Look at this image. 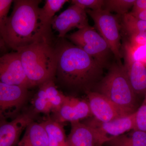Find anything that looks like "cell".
I'll list each match as a JSON object with an SVG mask.
<instances>
[{
  "mask_svg": "<svg viewBox=\"0 0 146 146\" xmlns=\"http://www.w3.org/2000/svg\"><path fill=\"white\" fill-rule=\"evenodd\" d=\"M95 91L106 97L128 114L136 112V94L131 86L123 65L121 61L113 63L107 74L95 87Z\"/></svg>",
  "mask_w": 146,
  "mask_h": 146,
  "instance_id": "277c9868",
  "label": "cell"
},
{
  "mask_svg": "<svg viewBox=\"0 0 146 146\" xmlns=\"http://www.w3.org/2000/svg\"><path fill=\"white\" fill-rule=\"evenodd\" d=\"M92 18L100 34L109 46L111 52L117 61H121V26L117 16L104 9L86 10Z\"/></svg>",
  "mask_w": 146,
  "mask_h": 146,
  "instance_id": "52a82bcc",
  "label": "cell"
},
{
  "mask_svg": "<svg viewBox=\"0 0 146 146\" xmlns=\"http://www.w3.org/2000/svg\"><path fill=\"white\" fill-rule=\"evenodd\" d=\"M129 13L136 18L146 21V9L135 12H131Z\"/></svg>",
  "mask_w": 146,
  "mask_h": 146,
  "instance_id": "f1b7e54d",
  "label": "cell"
},
{
  "mask_svg": "<svg viewBox=\"0 0 146 146\" xmlns=\"http://www.w3.org/2000/svg\"><path fill=\"white\" fill-rule=\"evenodd\" d=\"M0 82L31 89L18 52L5 54L0 57Z\"/></svg>",
  "mask_w": 146,
  "mask_h": 146,
  "instance_id": "30bf717a",
  "label": "cell"
},
{
  "mask_svg": "<svg viewBox=\"0 0 146 146\" xmlns=\"http://www.w3.org/2000/svg\"><path fill=\"white\" fill-rule=\"evenodd\" d=\"M17 52L31 88L54 80L56 57L53 42H35Z\"/></svg>",
  "mask_w": 146,
  "mask_h": 146,
  "instance_id": "3957f363",
  "label": "cell"
},
{
  "mask_svg": "<svg viewBox=\"0 0 146 146\" xmlns=\"http://www.w3.org/2000/svg\"><path fill=\"white\" fill-rule=\"evenodd\" d=\"M51 113V116L49 115L51 119L61 124L81 121L93 117L88 101L69 96L60 108Z\"/></svg>",
  "mask_w": 146,
  "mask_h": 146,
  "instance_id": "8fae6325",
  "label": "cell"
},
{
  "mask_svg": "<svg viewBox=\"0 0 146 146\" xmlns=\"http://www.w3.org/2000/svg\"><path fill=\"white\" fill-rule=\"evenodd\" d=\"M13 2L12 0H0V37L2 39L9 11Z\"/></svg>",
  "mask_w": 146,
  "mask_h": 146,
  "instance_id": "d4e9b609",
  "label": "cell"
},
{
  "mask_svg": "<svg viewBox=\"0 0 146 146\" xmlns=\"http://www.w3.org/2000/svg\"><path fill=\"white\" fill-rule=\"evenodd\" d=\"M107 141L108 146H146V131L133 130Z\"/></svg>",
  "mask_w": 146,
  "mask_h": 146,
  "instance_id": "ac0fdd59",
  "label": "cell"
},
{
  "mask_svg": "<svg viewBox=\"0 0 146 146\" xmlns=\"http://www.w3.org/2000/svg\"><path fill=\"white\" fill-rule=\"evenodd\" d=\"M56 57L54 81L69 96L86 94L102 79L104 67L65 38L54 44Z\"/></svg>",
  "mask_w": 146,
  "mask_h": 146,
  "instance_id": "6da1fadb",
  "label": "cell"
},
{
  "mask_svg": "<svg viewBox=\"0 0 146 146\" xmlns=\"http://www.w3.org/2000/svg\"><path fill=\"white\" fill-rule=\"evenodd\" d=\"M128 41L127 44L133 46L146 45V33H135L128 35Z\"/></svg>",
  "mask_w": 146,
  "mask_h": 146,
  "instance_id": "4316f807",
  "label": "cell"
},
{
  "mask_svg": "<svg viewBox=\"0 0 146 146\" xmlns=\"http://www.w3.org/2000/svg\"><path fill=\"white\" fill-rule=\"evenodd\" d=\"M104 0H72V4L87 10H97L102 9Z\"/></svg>",
  "mask_w": 146,
  "mask_h": 146,
  "instance_id": "484cf974",
  "label": "cell"
},
{
  "mask_svg": "<svg viewBox=\"0 0 146 146\" xmlns=\"http://www.w3.org/2000/svg\"><path fill=\"white\" fill-rule=\"evenodd\" d=\"M39 114L33 108H27L16 119L0 123V146H17L22 132Z\"/></svg>",
  "mask_w": 146,
  "mask_h": 146,
  "instance_id": "9c48e42d",
  "label": "cell"
},
{
  "mask_svg": "<svg viewBox=\"0 0 146 146\" xmlns=\"http://www.w3.org/2000/svg\"><path fill=\"white\" fill-rule=\"evenodd\" d=\"M125 69L134 93L144 95L146 92V66L138 61L125 62Z\"/></svg>",
  "mask_w": 146,
  "mask_h": 146,
  "instance_id": "5bb4252c",
  "label": "cell"
},
{
  "mask_svg": "<svg viewBox=\"0 0 146 146\" xmlns=\"http://www.w3.org/2000/svg\"><path fill=\"white\" fill-rule=\"evenodd\" d=\"M86 94L93 117L98 121H109L129 115L98 92L90 91Z\"/></svg>",
  "mask_w": 146,
  "mask_h": 146,
  "instance_id": "4fadbf2b",
  "label": "cell"
},
{
  "mask_svg": "<svg viewBox=\"0 0 146 146\" xmlns=\"http://www.w3.org/2000/svg\"><path fill=\"white\" fill-rule=\"evenodd\" d=\"M39 0L13 1V9L7 20L3 39L7 48L18 51L43 41L53 42L52 28L40 16Z\"/></svg>",
  "mask_w": 146,
  "mask_h": 146,
  "instance_id": "7a4b0ae2",
  "label": "cell"
},
{
  "mask_svg": "<svg viewBox=\"0 0 146 146\" xmlns=\"http://www.w3.org/2000/svg\"><path fill=\"white\" fill-rule=\"evenodd\" d=\"M48 136V146H69L63 124L52 119L49 116L41 122Z\"/></svg>",
  "mask_w": 146,
  "mask_h": 146,
  "instance_id": "e0dca14e",
  "label": "cell"
},
{
  "mask_svg": "<svg viewBox=\"0 0 146 146\" xmlns=\"http://www.w3.org/2000/svg\"><path fill=\"white\" fill-rule=\"evenodd\" d=\"M131 12L146 9V0H136L133 5Z\"/></svg>",
  "mask_w": 146,
  "mask_h": 146,
  "instance_id": "83f0119b",
  "label": "cell"
},
{
  "mask_svg": "<svg viewBox=\"0 0 146 146\" xmlns=\"http://www.w3.org/2000/svg\"><path fill=\"white\" fill-rule=\"evenodd\" d=\"M123 50L125 62L138 61L146 66V45L133 46L125 43Z\"/></svg>",
  "mask_w": 146,
  "mask_h": 146,
  "instance_id": "44dd1931",
  "label": "cell"
},
{
  "mask_svg": "<svg viewBox=\"0 0 146 146\" xmlns=\"http://www.w3.org/2000/svg\"><path fill=\"white\" fill-rule=\"evenodd\" d=\"M71 123V130L67 137L69 146H96L94 133L88 126L81 121Z\"/></svg>",
  "mask_w": 146,
  "mask_h": 146,
  "instance_id": "9a60e30c",
  "label": "cell"
},
{
  "mask_svg": "<svg viewBox=\"0 0 146 146\" xmlns=\"http://www.w3.org/2000/svg\"><path fill=\"white\" fill-rule=\"evenodd\" d=\"M65 37L104 67L107 65L112 52L104 39L93 27L88 26Z\"/></svg>",
  "mask_w": 146,
  "mask_h": 146,
  "instance_id": "5b68a950",
  "label": "cell"
},
{
  "mask_svg": "<svg viewBox=\"0 0 146 146\" xmlns=\"http://www.w3.org/2000/svg\"><path fill=\"white\" fill-rule=\"evenodd\" d=\"M89 25L86 10L73 4L58 16H54L51 23V27L57 32L59 38H65L73 29H80Z\"/></svg>",
  "mask_w": 146,
  "mask_h": 146,
  "instance_id": "7c38bea8",
  "label": "cell"
},
{
  "mask_svg": "<svg viewBox=\"0 0 146 146\" xmlns=\"http://www.w3.org/2000/svg\"><path fill=\"white\" fill-rule=\"evenodd\" d=\"M68 0H47L44 5L40 9V16L43 23L51 27V23L55 14L63 7ZM52 28V27H51Z\"/></svg>",
  "mask_w": 146,
  "mask_h": 146,
  "instance_id": "ffe728a7",
  "label": "cell"
},
{
  "mask_svg": "<svg viewBox=\"0 0 146 146\" xmlns=\"http://www.w3.org/2000/svg\"><path fill=\"white\" fill-rule=\"evenodd\" d=\"M16 146H48V136L42 123L33 121L27 127Z\"/></svg>",
  "mask_w": 146,
  "mask_h": 146,
  "instance_id": "2e32d148",
  "label": "cell"
},
{
  "mask_svg": "<svg viewBox=\"0 0 146 146\" xmlns=\"http://www.w3.org/2000/svg\"><path fill=\"white\" fill-rule=\"evenodd\" d=\"M136 130L146 131V92L141 104L135 113Z\"/></svg>",
  "mask_w": 146,
  "mask_h": 146,
  "instance_id": "603a6c76",
  "label": "cell"
},
{
  "mask_svg": "<svg viewBox=\"0 0 146 146\" xmlns=\"http://www.w3.org/2000/svg\"><path fill=\"white\" fill-rule=\"evenodd\" d=\"M121 27L127 35L146 33V21L140 20L127 13L121 16Z\"/></svg>",
  "mask_w": 146,
  "mask_h": 146,
  "instance_id": "d6986e66",
  "label": "cell"
},
{
  "mask_svg": "<svg viewBox=\"0 0 146 146\" xmlns=\"http://www.w3.org/2000/svg\"><path fill=\"white\" fill-rule=\"evenodd\" d=\"M135 2V0H104L102 9L123 16L128 13Z\"/></svg>",
  "mask_w": 146,
  "mask_h": 146,
  "instance_id": "7402d4cb",
  "label": "cell"
},
{
  "mask_svg": "<svg viewBox=\"0 0 146 146\" xmlns=\"http://www.w3.org/2000/svg\"><path fill=\"white\" fill-rule=\"evenodd\" d=\"M135 113L109 121L101 122L89 118L83 123L93 131L96 146H102L110 139L135 129Z\"/></svg>",
  "mask_w": 146,
  "mask_h": 146,
  "instance_id": "ba28073f",
  "label": "cell"
},
{
  "mask_svg": "<svg viewBox=\"0 0 146 146\" xmlns=\"http://www.w3.org/2000/svg\"><path fill=\"white\" fill-rule=\"evenodd\" d=\"M33 108L37 113H42L49 115L52 111L50 103L46 99L42 98L35 95L33 100Z\"/></svg>",
  "mask_w": 146,
  "mask_h": 146,
  "instance_id": "cb8c5ba5",
  "label": "cell"
},
{
  "mask_svg": "<svg viewBox=\"0 0 146 146\" xmlns=\"http://www.w3.org/2000/svg\"><path fill=\"white\" fill-rule=\"evenodd\" d=\"M29 90L0 82V123L16 119L27 108L31 96Z\"/></svg>",
  "mask_w": 146,
  "mask_h": 146,
  "instance_id": "8992f818",
  "label": "cell"
},
{
  "mask_svg": "<svg viewBox=\"0 0 146 146\" xmlns=\"http://www.w3.org/2000/svg\"><path fill=\"white\" fill-rule=\"evenodd\" d=\"M7 48L3 39L0 37V52H5Z\"/></svg>",
  "mask_w": 146,
  "mask_h": 146,
  "instance_id": "f546056e",
  "label": "cell"
}]
</instances>
